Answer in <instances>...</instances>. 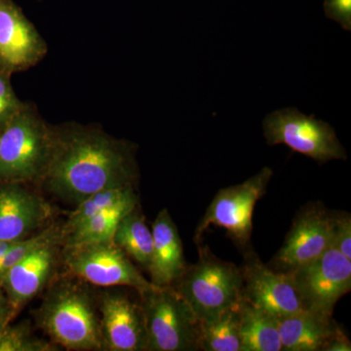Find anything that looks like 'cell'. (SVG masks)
Wrapping results in <instances>:
<instances>
[{
    "label": "cell",
    "instance_id": "277c9868",
    "mask_svg": "<svg viewBox=\"0 0 351 351\" xmlns=\"http://www.w3.org/2000/svg\"><path fill=\"white\" fill-rule=\"evenodd\" d=\"M172 286L198 320L210 319L241 301V267L215 256L208 245L198 244L197 262L186 265Z\"/></svg>",
    "mask_w": 351,
    "mask_h": 351
},
{
    "label": "cell",
    "instance_id": "30bf717a",
    "mask_svg": "<svg viewBox=\"0 0 351 351\" xmlns=\"http://www.w3.org/2000/svg\"><path fill=\"white\" fill-rule=\"evenodd\" d=\"M290 274L306 308L325 315L332 316L337 302L351 290V260L335 247Z\"/></svg>",
    "mask_w": 351,
    "mask_h": 351
},
{
    "label": "cell",
    "instance_id": "7c38bea8",
    "mask_svg": "<svg viewBox=\"0 0 351 351\" xmlns=\"http://www.w3.org/2000/svg\"><path fill=\"white\" fill-rule=\"evenodd\" d=\"M98 307L104 351H147L140 297L133 299L125 291L110 287L98 291Z\"/></svg>",
    "mask_w": 351,
    "mask_h": 351
},
{
    "label": "cell",
    "instance_id": "8fae6325",
    "mask_svg": "<svg viewBox=\"0 0 351 351\" xmlns=\"http://www.w3.org/2000/svg\"><path fill=\"white\" fill-rule=\"evenodd\" d=\"M56 207L38 186L0 181V241L27 239L54 221Z\"/></svg>",
    "mask_w": 351,
    "mask_h": 351
},
{
    "label": "cell",
    "instance_id": "e0dca14e",
    "mask_svg": "<svg viewBox=\"0 0 351 351\" xmlns=\"http://www.w3.org/2000/svg\"><path fill=\"white\" fill-rule=\"evenodd\" d=\"M276 320L282 351H323L328 341L343 331L332 316L308 309Z\"/></svg>",
    "mask_w": 351,
    "mask_h": 351
},
{
    "label": "cell",
    "instance_id": "6da1fadb",
    "mask_svg": "<svg viewBox=\"0 0 351 351\" xmlns=\"http://www.w3.org/2000/svg\"><path fill=\"white\" fill-rule=\"evenodd\" d=\"M135 149L100 129L57 127L54 156L39 189L71 205L108 189L136 186Z\"/></svg>",
    "mask_w": 351,
    "mask_h": 351
},
{
    "label": "cell",
    "instance_id": "603a6c76",
    "mask_svg": "<svg viewBox=\"0 0 351 351\" xmlns=\"http://www.w3.org/2000/svg\"><path fill=\"white\" fill-rule=\"evenodd\" d=\"M61 350L50 339L36 336L32 322L24 320L10 324L0 332V351H58Z\"/></svg>",
    "mask_w": 351,
    "mask_h": 351
},
{
    "label": "cell",
    "instance_id": "7a4b0ae2",
    "mask_svg": "<svg viewBox=\"0 0 351 351\" xmlns=\"http://www.w3.org/2000/svg\"><path fill=\"white\" fill-rule=\"evenodd\" d=\"M34 318L38 329L59 348L104 351L98 291L77 277L60 272L43 293Z\"/></svg>",
    "mask_w": 351,
    "mask_h": 351
},
{
    "label": "cell",
    "instance_id": "52a82bcc",
    "mask_svg": "<svg viewBox=\"0 0 351 351\" xmlns=\"http://www.w3.org/2000/svg\"><path fill=\"white\" fill-rule=\"evenodd\" d=\"M267 145H286L321 164L346 160L345 147L329 123L306 115L295 108L270 112L263 121Z\"/></svg>",
    "mask_w": 351,
    "mask_h": 351
},
{
    "label": "cell",
    "instance_id": "83f0119b",
    "mask_svg": "<svg viewBox=\"0 0 351 351\" xmlns=\"http://www.w3.org/2000/svg\"><path fill=\"white\" fill-rule=\"evenodd\" d=\"M351 343L345 331H341L328 341L323 351H350Z\"/></svg>",
    "mask_w": 351,
    "mask_h": 351
},
{
    "label": "cell",
    "instance_id": "f1b7e54d",
    "mask_svg": "<svg viewBox=\"0 0 351 351\" xmlns=\"http://www.w3.org/2000/svg\"><path fill=\"white\" fill-rule=\"evenodd\" d=\"M15 242L0 241V258L3 257L4 254L8 251V249L10 248Z\"/></svg>",
    "mask_w": 351,
    "mask_h": 351
},
{
    "label": "cell",
    "instance_id": "7402d4cb",
    "mask_svg": "<svg viewBox=\"0 0 351 351\" xmlns=\"http://www.w3.org/2000/svg\"><path fill=\"white\" fill-rule=\"evenodd\" d=\"M138 204L140 203L120 205L97 214L73 232L64 235L63 247L110 241L112 240L117 223H119L122 217L125 216Z\"/></svg>",
    "mask_w": 351,
    "mask_h": 351
},
{
    "label": "cell",
    "instance_id": "5bb4252c",
    "mask_svg": "<svg viewBox=\"0 0 351 351\" xmlns=\"http://www.w3.org/2000/svg\"><path fill=\"white\" fill-rule=\"evenodd\" d=\"M48 47L13 0H0V71L12 75L36 66Z\"/></svg>",
    "mask_w": 351,
    "mask_h": 351
},
{
    "label": "cell",
    "instance_id": "4fadbf2b",
    "mask_svg": "<svg viewBox=\"0 0 351 351\" xmlns=\"http://www.w3.org/2000/svg\"><path fill=\"white\" fill-rule=\"evenodd\" d=\"M242 299L272 315L306 311L290 274L270 269L252 249L245 251L241 265Z\"/></svg>",
    "mask_w": 351,
    "mask_h": 351
},
{
    "label": "cell",
    "instance_id": "8992f818",
    "mask_svg": "<svg viewBox=\"0 0 351 351\" xmlns=\"http://www.w3.org/2000/svg\"><path fill=\"white\" fill-rule=\"evenodd\" d=\"M60 272L94 287H128L138 295L156 287L112 240L63 247Z\"/></svg>",
    "mask_w": 351,
    "mask_h": 351
},
{
    "label": "cell",
    "instance_id": "ba28073f",
    "mask_svg": "<svg viewBox=\"0 0 351 351\" xmlns=\"http://www.w3.org/2000/svg\"><path fill=\"white\" fill-rule=\"evenodd\" d=\"M272 175V170L265 167L242 184L219 189L196 228L195 243H200L203 233L210 226H216L226 228L228 237L239 248L248 250L253 232L254 209L267 193Z\"/></svg>",
    "mask_w": 351,
    "mask_h": 351
},
{
    "label": "cell",
    "instance_id": "ac0fdd59",
    "mask_svg": "<svg viewBox=\"0 0 351 351\" xmlns=\"http://www.w3.org/2000/svg\"><path fill=\"white\" fill-rule=\"evenodd\" d=\"M237 311L241 351H282L276 316L243 299Z\"/></svg>",
    "mask_w": 351,
    "mask_h": 351
},
{
    "label": "cell",
    "instance_id": "9a60e30c",
    "mask_svg": "<svg viewBox=\"0 0 351 351\" xmlns=\"http://www.w3.org/2000/svg\"><path fill=\"white\" fill-rule=\"evenodd\" d=\"M63 241L55 240L39 247L9 270L2 281L16 316L45 289L61 271Z\"/></svg>",
    "mask_w": 351,
    "mask_h": 351
},
{
    "label": "cell",
    "instance_id": "484cf974",
    "mask_svg": "<svg viewBox=\"0 0 351 351\" xmlns=\"http://www.w3.org/2000/svg\"><path fill=\"white\" fill-rule=\"evenodd\" d=\"M327 14L346 31L351 29V0H327Z\"/></svg>",
    "mask_w": 351,
    "mask_h": 351
},
{
    "label": "cell",
    "instance_id": "5b68a950",
    "mask_svg": "<svg viewBox=\"0 0 351 351\" xmlns=\"http://www.w3.org/2000/svg\"><path fill=\"white\" fill-rule=\"evenodd\" d=\"M140 297L147 327V351L199 350V320L173 286Z\"/></svg>",
    "mask_w": 351,
    "mask_h": 351
},
{
    "label": "cell",
    "instance_id": "cb8c5ba5",
    "mask_svg": "<svg viewBox=\"0 0 351 351\" xmlns=\"http://www.w3.org/2000/svg\"><path fill=\"white\" fill-rule=\"evenodd\" d=\"M10 78L11 75L0 71V133L25 106L14 92Z\"/></svg>",
    "mask_w": 351,
    "mask_h": 351
},
{
    "label": "cell",
    "instance_id": "d6986e66",
    "mask_svg": "<svg viewBox=\"0 0 351 351\" xmlns=\"http://www.w3.org/2000/svg\"><path fill=\"white\" fill-rule=\"evenodd\" d=\"M112 241L125 252L132 261L149 271L154 237L140 204L120 219L113 233Z\"/></svg>",
    "mask_w": 351,
    "mask_h": 351
},
{
    "label": "cell",
    "instance_id": "ffe728a7",
    "mask_svg": "<svg viewBox=\"0 0 351 351\" xmlns=\"http://www.w3.org/2000/svg\"><path fill=\"white\" fill-rule=\"evenodd\" d=\"M135 186L105 189L88 196L76 205L75 209L63 221V237L82 226L85 221L97 214L120 205L140 203Z\"/></svg>",
    "mask_w": 351,
    "mask_h": 351
},
{
    "label": "cell",
    "instance_id": "9c48e42d",
    "mask_svg": "<svg viewBox=\"0 0 351 351\" xmlns=\"http://www.w3.org/2000/svg\"><path fill=\"white\" fill-rule=\"evenodd\" d=\"M334 247V215L320 203L302 208L282 247L269 263L270 269L291 274Z\"/></svg>",
    "mask_w": 351,
    "mask_h": 351
},
{
    "label": "cell",
    "instance_id": "3957f363",
    "mask_svg": "<svg viewBox=\"0 0 351 351\" xmlns=\"http://www.w3.org/2000/svg\"><path fill=\"white\" fill-rule=\"evenodd\" d=\"M57 143V127L48 125L31 106L0 133V181L40 186Z\"/></svg>",
    "mask_w": 351,
    "mask_h": 351
},
{
    "label": "cell",
    "instance_id": "d4e9b609",
    "mask_svg": "<svg viewBox=\"0 0 351 351\" xmlns=\"http://www.w3.org/2000/svg\"><path fill=\"white\" fill-rule=\"evenodd\" d=\"M334 215V247L351 260V216L346 212Z\"/></svg>",
    "mask_w": 351,
    "mask_h": 351
},
{
    "label": "cell",
    "instance_id": "2e32d148",
    "mask_svg": "<svg viewBox=\"0 0 351 351\" xmlns=\"http://www.w3.org/2000/svg\"><path fill=\"white\" fill-rule=\"evenodd\" d=\"M152 256L149 274L151 282L158 287L172 286L181 276L188 263L177 226L168 209L157 214L152 223Z\"/></svg>",
    "mask_w": 351,
    "mask_h": 351
},
{
    "label": "cell",
    "instance_id": "44dd1931",
    "mask_svg": "<svg viewBox=\"0 0 351 351\" xmlns=\"http://www.w3.org/2000/svg\"><path fill=\"white\" fill-rule=\"evenodd\" d=\"M199 350L241 351L237 306L213 318L199 321Z\"/></svg>",
    "mask_w": 351,
    "mask_h": 351
},
{
    "label": "cell",
    "instance_id": "4316f807",
    "mask_svg": "<svg viewBox=\"0 0 351 351\" xmlns=\"http://www.w3.org/2000/svg\"><path fill=\"white\" fill-rule=\"evenodd\" d=\"M15 318L16 314L14 313L13 307L5 293L0 287V332L8 326Z\"/></svg>",
    "mask_w": 351,
    "mask_h": 351
}]
</instances>
